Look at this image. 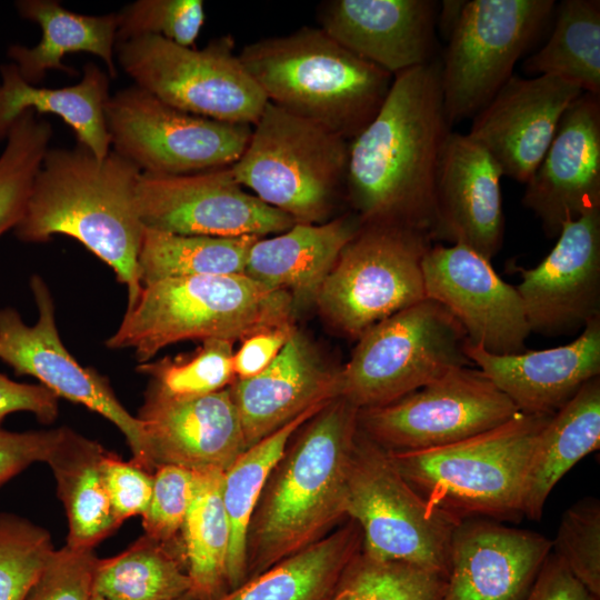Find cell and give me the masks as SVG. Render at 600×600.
I'll list each match as a JSON object with an SVG mask.
<instances>
[{
	"instance_id": "obj_1",
	"label": "cell",
	"mask_w": 600,
	"mask_h": 600,
	"mask_svg": "<svg viewBox=\"0 0 600 600\" xmlns=\"http://www.w3.org/2000/svg\"><path fill=\"white\" fill-rule=\"evenodd\" d=\"M450 128L440 62L393 77L377 114L349 142L346 199L361 224L406 228L431 238L437 170Z\"/></svg>"
},
{
	"instance_id": "obj_2",
	"label": "cell",
	"mask_w": 600,
	"mask_h": 600,
	"mask_svg": "<svg viewBox=\"0 0 600 600\" xmlns=\"http://www.w3.org/2000/svg\"><path fill=\"white\" fill-rule=\"evenodd\" d=\"M358 412L344 399H331L288 443L249 523L247 580L321 540L346 518Z\"/></svg>"
},
{
	"instance_id": "obj_3",
	"label": "cell",
	"mask_w": 600,
	"mask_h": 600,
	"mask_svg": "<svg viewBox=\"0 0 600 600\" xmlns=\"http://www.w3.org/2000/svg\"><path fill=\"white\" fill-rule=\"evenodd\" d=\"M141 171L113 150L97 158L77 142L49 148L36 176L26 212L13 229L24 242L54 234L78 240L114 271L128 289V306L142 284L138 254L144 226L137 206Z\"/></svg>"
},
{
	"instance_id": "obj_4",
	"label": "cell",
	"mask_w": 600,
	"mask_h": 600,
	"mask_svg": "<svg viewBox=\"0 0 600 600\" xmlns=\"http://www.w3.org/2000/svg\"><path fill=\"white\" fill-rule=\"evenodd\" d=\"M238 56L269 102L348 141L377 114L393 80L319 27L253 41Z\"/></svg>"
},
{
	"instance_id": "obj_5",
	"label": "cell",
	"mask_w": 600,
	"mask_h": 600,
	"mask_svg": "<svg viewBox=\"0 0 600 600\" xmlns=\"http://www.w3.org/2000/svg\"><path fill=\"white\" fill-rule=\"evenodd\" d=\"M292 297L244 273L168 278L142 284L106 344L133 350L139 363L182 340L234 342L293 324Z\"/></svg>"
},
{
	"instance_id": "obj_6",
	"label": "cell",
	"mask_w": 600,
	"mask_h": 600,
	"mask_svg": "<svg viewBox=\"0 0 600 600\" xmlns=\"http://www.w3.org/2000/svg\"><path fill=\"white\" fill-rule=\"evenodd\" d=\"M551 416L519 412L454 443L387 452L404 480L448 513L459 519L518 521L523 517L522 488L530 452Z\"/></svg>"
},
{
	"instance_id": "obj_7",
	"label": "cell",
	"mask_w": 600,
	"mask_h": 600,
	"mask_svg": "<svg viewBox=\"0 0 600 600\" xmlns=\"http://www.w3.org/2000/svg\"><path fill=\"white\" fill-rule=\"evenodd\" d=\"M349 142L268 101L231 171L240 186L296 222L323 223L346 197Z\"/></svg>"
},
{
	"instance_id": "obj_8",
	"label": "cell",
	"mask_w": 600,
	"mask_h": 600,
	"mask_svg": "<svg viewBox=\"0 0 600 600\" xmlns=\"http://www.w3.org/2000/svg\"><path fill=\"white\" fill-rule=\"evenodd\" d=\"M468 338L441 304L423 299L378 322L359 339L337 374V398L359 410L391 403L470 366Z\"/></svg>"
},
{
	"instance_id": "obj_9",
	"label": "cell",
	"mask_w": 600,
	"mask_h": 600,
	"mask_svg": "<svg viewBox=\"0 0 600 600\" xmlns=\"http://www.w3.org/2000/svg\"><path fill=\"white\" fill-rule=\"evenodd\" d=\"M346 518L359 526L368 554L447 578L450 541L461 519L424 500L388 452L360 430L348 473Z\"/></svg>"
},
{
	"instance_id": "obj_10",
	"label": "cell",
	"mask_w": 600,
	"mask_h": 600,
	"mask_svg": "<svg viewBox=\"0 0 600 600\" xmlns=\"http://www.w3.org/2000/svg\"><path fill=\"white\" fill-rule=\"evenodd\" d=\"M114 51L136 86L184 112L253 126L268 103L230 34L201 49L146 34L117 42Z\"/></svg>"
},
{
	"instance_id": "obj_11",
	"label": "cell",
	"mask_w": 600,
	"mask_h": 600,
	"mask_svg": "<svg viewBox=\"0 0 600 600\" xmlns=\"http://www.w3.org/2000/svg\"><path fill=\"white\" fill-rule=\"evenodd\" d=\"M431 244L421 231L361 224L317 294L321 314L340 333L359 339L426 299L422 259Z\"/></svg>"
},
{
	"instance_id": "obj_12",
	"label": "cell",
	"mask_w": 600,
	"mask_h": 600,
	"mask_svg": "<svg viewBox=\"0 0 600 600\" xmlns=\"http://www.w3.org/2000/svg\"><path fill=\"white\" fill-rule=\"evenodd\" d=\"M553 9V0L463 1L440 62L450 127L474 117L513 76L516 62Z\"/></svg>"
},
{
	"instance_id": "obj_13",
	"label": "cell",
	"mask_w": 600,
	"mask_h": 600,
	"mask_svg": "<svg viewBox=\"0 0 600 600\" xmlns=\"http://www.w3.org/2000/svg\"><path fill=\"white\" fill-rule=\"evenodd\" d=\"M104 116L111 150L149 174L230 167L252 133L250 124L184 112L136 84L110 96Z\"/></svg>"
},
{
	"instance_id": "obj_14",
	"label": "cell",
	"mask_w": 600,
	"mask_h": 600,
	"mask_svg": "<svg viewBox=\"0 0 600 600\" xmlns=\"http://www.w3.org/2000/svg\"><path fill=\"white\" fill-rule=\"evenodd\" d=\"M519 412L479 369L464 366L391 403L359 410L358 427L386 451H418L473 437Z\"/></svg>"
},
{
	"instance_id": "obj_15",
	"label": "cell",
	"mask_w": 600,
	"mask_h": 600,
	"mask_svg": "<svg viewBox=\"0 0 600 600\" xmlns=\"http://www.w3.org/2000/svg\"><path fill=\"white\" fill-rule=\"evenodd\" d=\"M30 289L38 309L33 326L27 324L16 309H0V361L18 376L38 379L58 398L108 419L124 436L131 461L151 472L141 421L121 404L108 379L82 367L66 349L56 326L51 292L40 276L31 277Z\"/></svg>"
},
{
	"instance_id": "obj_16",
	"label": "cell",
	"mask_w": 600,
	"mask_h": 600,
	"mask_svg": "<svg viewBox=\"0 0 600 600\" xmlns=\"http://www.w3.org/2000/svg\"><path fill=\"white\" fill-rule=\"evenodd\" d=\"M137 206L144 228L176 234L262 238L296 223L247 192L231 166L178 176L141 172Z\"/></svg>"
},
{
	"instance_id": "obj_17",
	"label": "cell",
	"mask_w": 600,
	"mask_h": 600,
	"mask_svg": "<svg viewBox=\"0 0 600 600\" xmlns=\"http://www.w3.org/2000/svg\"><path fill=\"white\" fill-rule=\"evenodd\" d=\"M426 298L444 307L468 341L491 353L524 351L531 330L516 287L463 244H431L422 259Z\"/></svg>"
},
{
	"instance_id": "obj_18",
	"label": "cell",
	"mask_w": 600,
	"mask_h": 600,
	"mask_svg": "<svg viewBox=\"0 0 600 600\" xmlns=\"http://www.w3.org/2000/svg\"><path fill=\"white\" fill-rule=\"evenodd\" d=\"M516 287L531 332L558 336L600 317V209L566 220L548 256Z\"/></svg>"
},
{
	"instance_id": "obj_19",
	"label": "cell",
	"mask_w": 600,
	"mask_h": 600,
	"mask_svg": "<svg viewBox=\"0 0 600 600\" xmlns=\"http://www.w3.org/2000/svg\"><path fill=\"white\" fill-rule=\"evenodd\" d=\"M583 91L566 79L511 76L473 117L467 133L487 150L503 176L527 183L568 107Z\"/></svg>"
},
{
	"instance_id": "obj_20",
	"label": "cell",
	"mask_w": 600,
	"mask_h": 600,
	"mask_svg": "<svg viewBox=\"0 0 600 600\" xmlns=\"http://www.w3.org/2000/svg\"><path fill=\"white\" fill-rule=\"evenodd\" d=\"M137 417L151 471L171 464L224 472L247 449L229 387L193 398H171L149 387Z\"/></svg>"
},
{
	"instance_id": "obj_21",
	"label": "cell",
	"mask_w": 600,
	"mask_h": 600,
	"mask_svg": "<svg viewBox=\"0 0 600 600\" xmlns=\"http://www.w3.org/2000/svg\"><path fill=\"white\" fill-rule=\"evenodd\" d=\"M522 203L548 237H558L566 220L600 209V96L583 92L564 111Z\"/></svg>"
},
{
	"instance_id": "obj_22",
	"label": "cell",
	"mask_w": 600,
	"mask_h": 600,
	"mask_svg": "<svg viewBox=\"0 0 600 600\" xmlns=\"http://www.w3.org/2000/svg\"><path fill=\"white\" fill-rule=\"evenodd\" d=\"M551 549L541 533L461 519L450 541L442 600H523Z\"/></svg>"
},
{
	"instance_id": "obj_23",
	"label": "cell",
	"mask_w": 600,
	"mask_h": 600,
	"mask_svg": "<svg viewBox=\"0 0 600 600\" xmlns=\"http://www.w3.org/2000/svg\"><path fill=\"white\" fill-rule=\"evenodd\" d=\"M502 176L487 150L450 131L437 170L432 241L463 244L491 260L504 233Z\"/></svg>"
},
{
	"instance_id": "obj_24",
	"label": "cell",
	"mask_w": 600,
	"mask_h": 600,
	"mask_svg": "<svg viewBox=\"0 0 600 600\" xmlns=\"http://www.w3.org/2000/svg\"><path fill=\"white\" fill-rule=\"evenodd\" d=\"M437 7L431 0H326L317 19L342 47L394 77L432 61Z\"/></svg>"
},
{
	"instance_id": "obj_25",
	"label": "cell",
	"mask_w": 600,
	"mask_h": 600,
	"mask_svg": "<svg viewBox=\"0 0 600 600\" xmlns=\"http://www.w3.org/2000/svg\"><path fill=\"white\" fill-rule=\"evenodd\" d=\"M464 351L520 412L551 416L600 376V317L564 346L497 354L467 340Z\"/></svg>"
},
{
	"instance_id": "obj_26",
	"label": "cell",
	"mask_w": 600,
	"mask_h": 600,
	"mask_svg": "<svg viewBox=\"0 0 600 600\" xmlns=\"http://www.w3.org/2000/svg\"><path fill=\"white\" fill-rule=\"evenodd\" d=\"M338 371L329 370L307 338L294 330L260 373L229 387L247 448L312 406L337 398Z\"/></svg>"
},
{
	"instance_id": "obj_27",
	"label": "cell",
	"mask_w": 600,
	"mask_h": 600,
	"mask_svg": "<svg viewBox=\"0 0 600 600\" xmlns=\"http://www.w3.org/2000/svg\"><path fill=\"white\" fill-rule=\"evenodd\" d=\"M360 227L354 214L339 216L323 223L296 222L288 230L259 238L252 244L244 274L288 292L297 307L312 302Z\"/></svg>"
},
{
	"instance_id": "obj_28",
	"label": "cell",
	"mask_w": 600,
	"mask_h": 600,
	"mask_svg": "<svg viewBox=\"0 0 600 600\" xmlns=\"http://www.w3.org/2000/svg\"><path fill=\"white\" fill-rule=\"evenodd\" d=\"M82 71L78 83L51 89L27 82L12 62L1 64L0 143L24 112L52 113L72 129L78 143L103 159L111 150L104 116L110 77L93 62L86 63Z\"/></svg>"
},
{
	"instance_id": "obj_29",
	"label": "cell",
	"mask_w": 600,
	"mask_h": 600,
	"mask_svg": "<svg viewBox=\"0 0 600 600\" xmlns=\"http://www.w3.org/2000/svg\"><path fill=\"white\" fill-rule=\"evenodd\" d=\"M14 7L22 19L39 24L42 32L38 44H11L7 51L27 82L38 86L48 70L73 76L77 71L62 62L66 54L73 52H89L99 57L109 77H117V13L81 14L64 9L56 0H18Z\"/></svg>"
},
{
	"instance_id": "obj_30",
	"label": "cell",
	"mask_w": 600,
	"mask_h": 600,
	"mask_svg": "<svg viewBox=\"0 0 600 600\" xmlns=\"http://www.w3.org/2000/svg\"><path fill=\"white\" fill-rule=\"evenodd\" d=\"M600 446V376L586 382L538 433L528 460L521 511L539 520L562 477Z\"/></svg>"
},
{
	"instance_id": "obj_31",
	"label": "cell",
	"mask_w": 600,
	"mask_h": 600,
	"mask_svg": "<svg viewBox=\"0 0 600 600\" xmlns=\"http://www.w3.org/2000/svg\"><path fill=\"white\" fill-rule=\"evenodd\" d=\"M104 452L99 442L61 427L60 438L46 461L68 519L69 547L94 548L121 526L102 477Z\"/></svg>"
},
{
	"instance_id": "obj_32",
	"label": "cell",
	"mask_w": 600,
	"mask_h": 600,
	"mask_svg": "<svg viewBox=\"0 0 600 600\" xmlns=\"http://www.w3.org/2000/svg\"><path fill=\"white\" fill-rule=\"evenodd\" d=\"M361 546V530L348 519L321 540L216 600H329L341 572Z\"/></svg>"
},
{
	"instance_id": "obj_33",
	"label": "cell",
	"mask_w": 600,
	"mask_h": 600,
	"mask_svg": "<svg viewBox=\"0 0 600 600\" xmlns=\"http://www.w3.org/2000/svg\"><path fill=\"white\" fill-rule=\"evenodd\" d=\"M327 402L310 407L277 431L248 447L223 472L222 499L230 527L228 591L247 581V532L272 469L294 433Z\"/></svg>"
},
{
	"instance_id": "obj_34",
	"label": "cell",
	"mask_w": 600,
	"mask_h": 600,
	"mask_svg": "<svg viewBox=\"0 0 600 600\" xmlns=\"http://www.w3.org/2000/svg\"><path fill=\"white\" fill-rule=\"evenodd\" d=\"M222 484L220 470L193 471V496L180 532L191 591L199 600H216L228 592L230 527Z\"/></svg>"
},
{
	"instance_id": "obj_35",
	"label": "cell",
	"mask_w": 600,
	"mask_h": 600,
	"mask_svg": "<svg viewBox=\"0 0 600 600\" xmlns=\"http://www.w3.org/2000/svg\"><path fill=\"white\" fill-rule=\"evenodd\" d=\"M192 590L182 551L142 536L97 562L93 593L107 600H174Z\"/></svg>"
},
{
	"instance_id": "obj_36",
	"label": "cell",
	"mask_w": 600,
	"mask_h": 600,
	"mask_svg": "<svg viewBox=\"0 0 600 600\" xmlns=\"http://www.w3.org/2000/svg\"><path fill=\"white\" fill-rule=\"evenodd\" d=\"M259 238L186 236L144 228L138 254L140 282L244 273L249 250Z\"/></svg>"
},
{
	"instance_id": "obj_37",
	"label": "cell",
	"mask_w": 600,
	"mask_h": 600,
	"mask_svg": "<svg viewBox=\"0 0 600 600\" xmlns=\"http://www.w3.org/2000/svg\"><path fill=\"white\" fill-rule=\"evenodd\" d=\"M523 69L566 79L600 96V2L562 1L549 40L523 62Z\"/></svg>"
},
{
	"instance_id": "obj_38",
	"label": "cell",
	"mask_w": 600,
	"mask_h": 600,
	"mask_svg": "<svg viewBox=\"0 0 600 600\" xmlns=\"http://www.w3.org/2000/svg\"><path fill=\"white\" fill-rule=\"evenodd\" d=\"M446 581L438 573L378 559L361 548L341 572L329 600H442Z\"/></svg>"
},
{
	"instance_id": "obj_39",
	"label": "cell",
	"mask_w": 600,
	"mask_h": 600,
	"mask_svg": "<svg viewBox=\"0 0 600 600\" xmlns=\"http://www.w3.org/2000/svg\"><path fill=\"white\" fill-rule=\"evenodd\" d=\"M51 138V123L33 111L11 127L0 154V236L22 219Z\"/></svg>"
},
{
	"instance_id": "obj_40",
	"label": "cell",
	"mask_w": 600,
	"mask_h": 600,
	"mask_svg": "<svg viewBox=\"0 0 600 600\" xmlns=\"http://www.w3.org/2000/svg\"><path fill=\"white\" fill-rule=\"evenodd\" d=\"M233 342L206 340L191 354L140 363L151 378L149 387L171 398H193L228 388L236 378Z\"/></svg>"
},
{
	"instance_id": "obj_41",
	"label": "cell",
	"mask_w": 600,
	"mask_h": 600,
	"mask_svg": "<svg viewBox=\"0 0 600 600\" xmlns=\"http://www.w3.org/2000/svg\"><path fill=\"white\" fill-rule=\"evenodd\" d=\"M53 550L46 529L14 513H0V600H26Z\"/></svg>"
},
{
	"instance_id": "obj_42",
	"label": "cell",
	"mask_w": 600,
	"mask_h": 600,
	"mask_svg": "<svg viewBox=\"0 0 600 600\" xmlns=\"http://www.w3.org/2000/svg\"><path fill=\"white\" fill-rule=\"evenodd\" d=\"M551 551L600 598V502L596 497H584L562 513Z\"/></svg>"
},
{
	"instance_id": "obj_43",
	"label": "cell",
	"mask_w": 600,
	"mask_h": 600,
	"mask_svg": "<svg viewBox=\"0 0 600 600\" xmlns=\"http://www.w3.org/2000/svg\"><path fill=\"white\" fill-rule=\"evenodd\" d=\"M117 16V42L153 34L183 47L194 44L206 19L201 0H138Z\"/></svg>"
},
{
	"instance_id": "obj_44",
	"label": "cell",
	"mask_w": 600,
	"mask_h": 600,
	"mask_svg": "<svg viewBox=\"0 0 600 600\" xmlns=\"http://www.w3.org/2000/svg\"><path fill=\"white\" fill-rule=\"evenodd\" d=\"M193 496V471L178 466H160L153 473V488L142 516L144 536L174 544Z\"/></svg>"
},
{
	"instance_id": "obj_45",
	"label": "cell",
	"mask_w": 600,
	"mask_h": 600,
	"mask_svg": "<svg viewBox=\"0 0 600 600\" xmlns=\"http://www.w3.org/2000/svg\"><path fill=\"white\" fill-rule=\"evenodd\" d=\"M98 560L93 548L54 549L26 600H91Z\"/></svg>"
},
{
	"instance_id": "obj_46",
	"label": "cell",
	"mask_w": 600,
	"mask_h": 600,
	"mask_svg": "<svg viewBox=\"0 0 600 600\" xmlns=\"http://www.w3.org/2000/svg\"><path fill=\"white\" fill-rule=\"evenodd\" d=\"M101 471L113 514L121 524L128 518L143 516L153 488V474L134 463L123 461L106 450Z\"/></svg>"
},
{
	"instance_id": "obj_47",
	"label": "cell",
	"mask_w": 600,
	"mask_h": 600,
	"mask_svg": "<svg viewBox=\"0 0 600 600\" xmlns=\"http://www.w3.org/2000/svg\"><path fill=\"white\" fill-rule=\"evenodd\" d=\"M61 428L14 432L0 428V487L36 462H46Z\"/></svg>"
},
{
	"instance_id": "obj_48",
	"label": "cell",
	"mask_w": 600,
	"mask_h": 600,
	"mask_svg": "<svg viewBox=\"0 0 600 600\" xmlns=\"http://www.w3.org/2000/svg\"><path fill=\"white\" fill-rule=\"evenodd\" d=\"M59 398L41 384L21 383L0 373V424L11 413L30 412L43 423L56 420Z\"/></svg>"
},
{
	"instance_id": "obj_49",
	"label": "cell",
	"mask_w": 600,
	"mask_h": 600,
	"mask_svg": "<svg viewBox=\"0 0 600 600\" xmlns=\"http://www.w3.org/2000/svg\"><path fill=\"white\" fill-rule=\"evenodd\" d=\"M296 328L293 324L259 331L243 339L233 352V371L248 379L263 371L279 354Z\"/></svg>"
},
{
	"instance_id": "obj_50",
	"label": "cell",
	"mask_w": 600,
	"mask_h": 600,
	"mask_svg": "<svg viewBox=\"0 0 600 600\" xmlns=\"http://www.w3.org/2000/svg\"><path fill=\"white\" fill-rule=\"evenodd\" d=\"M523 600H600L556 557L546 558Z\"/></svg>"
},
{
	"instance_id": "obj_51",
	"label": "cell",
	"mask_w": 600,
	"mask_h": 600,
	"mask_svg": "<svg viewBox=\"0 0 600 600\" xmlns=\"http://www.w3.org/2000/svg\"><path fill=\"white\" fill-rule=\"evenodd\" d=\"M174 600H199V599L196 597V594L192 591H190Z\"/></svg>"
},
{
	"instance_id": "obj_52",
	"label": "cell",
	"mask_w": 600,
	"mask_h": 600,
	"mask_svg": "<svg viewBox=\"0 0 600 600\" xmlns=\"http://www.w3.org/2000/svg\"><path fill=\"white\" fill-rule=\"evenodd\" d=\"M91 600H107V599H104V598H102V597H100V596L93 593Z\"/></svg>"
}]
</instances>
